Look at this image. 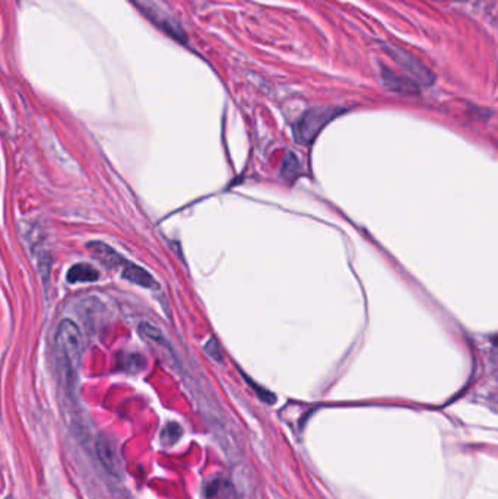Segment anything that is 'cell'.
<instances>
[{"label": "cell", "mask_w": 498, "mask_h": 499, "mask_svg": "<svg viewBox=\"0 0 498 499\" xmlns=\"http://www.w3.org/2000/svg\"><path fill=\"white\" fill-rule=\"evenodd\" d=\"M55 340L59 367L66 378H74L82 355V335L78 324L72 320H63L57 327Z\"/></svg>", "instance_id": "6da1fadb"}, {"label": "cell", "mask_w": 498, "mask_h": 499, "mask_svg": "<svg viewBox=\"0 0 498 499\" xmlns=\"http://www.w3.org/2000/svg\"><path fill=\"white\" fill-rule=\"evenodd\" d=\"M344 110L335 107H317L302 114L294 127L295 139L302 145H310L317 134Z\"/></svg>", "instance_id": "7a4b0ae2"}, {"label": "cell", "mask_w": 498, "mask_h": 499, "mask_svg": "<svg viewBox=\"0 0 498 499\" xmlns=\"http://www.w3.org/2000/svg\"><path fill=\"white\" fill-rule=\"evenodd\" d=\"M120 269H122V276L125 279L139 285V287L147 288V289H157L158 288V282L154 279V276H151L144 268L132 263V261L123 260L122 265H120Z\"/></svg>", "instance_id": "3957f363"}, {"label": "cell", "mask_w": 498, "mask_h": 499, "mask_svg": "<svg viewBox=\"0 0 498 499\" xmlns=\"http://www.w3.org/2000/svg\"><path fill=\"white\" fill-rule=\"evenodd\" d=\"M97 454H98V459L103 463V466L111 474L117 476L118 470H120V461H118L117 449H115L114 444L111 441H108L107 438H100L97 441Z\"/></svg>", "instance_id": "277c9868"}, {"label": "cell", "mask_w": 498, "mask_h": 499, "mask_svg": "<svg viewBox=\"0 0 498 499\" xmlns=\"http://www.w3.org/2000/svg\"><path fill=\"white\" fill-rule=\"evenodd\" d=\"M97 279H98V272L92 266L85 265V263L75 265V266L70 268L67 272V277H66V280L72 285L96 282Z\"/></svg>", "instance_id": "5b68a950"}, {"label": "cell", "mask_w": 498, "mask_h": 499, "mask_svg": "<svg viewBox=\"0 0 498 499\" xmlns=\"http://www.w3.org/2000/svg\"><path fill=\"white\" fill-rule=\"evenodd\" d=\"M139 335L151 343H155L159 346H167V340H165V338L162 336V333L155 326H152L149 323H140Z\"/></svg>", "instance_id": "8992f818"}, {"label": "cell", "mask_w": 498, "mask_h": 499, "mask_svg": "<svg viewBox=\"0 0 498 499\" xmlns=\"http://www.w3.org/2000/svg\"><path fill=\"white\" fill-rule=\"evenodd\" d=\"M181 437H183V428L176 422H170L164 426V430L161 432V442L164 445H174L176 442H179Z\"/></svg>", "instance_id": "52a82bcc"}, {"label": "cell", "mask_w": 498, "mask_h": 499, "mask_svg": "<svg viewBox=\"0 0 498 499\" xmlns=\"http://www.w3.org/2000/svg\"><path fill=\"white\" fill-rule=\"evenodd\" d=\"M206 499H227L230 486L224 481H213L206 486Z\"/></svg>", "instance_id": "ba28073f"}, {"label": "cell", "mask_w": 498, "mask_h": 499, "mask_svg": "<svg viewBox=\"0 0 498 499\" xmlns=\"http://www.w3.org/2000/svg\"><path fill=\"white\" fill-rule=\"evenodd\" d=\"M287 159L288 161L285 162V165H283V176H285V177H294L295 173L300 170V164H298V161H297L294 154L293 155L290 154Z\"/></svg>", "instance_id": "9c48e42d"}, {"label": "cell", "mask_w": 498, "mask_h": 499, "mask_svg": "<svg viewBox=\"0 0 498 499\" xmlns=\"http://www.w3.org/2000/svg\"><path fill=\"white\" fill-rule=\"evenodd\" d=\"M492 343H494V345H495V346L498 348V336H495V338L492 339Z\"/></svg>", "instance_id": "30bf717a"}]
</instances>
